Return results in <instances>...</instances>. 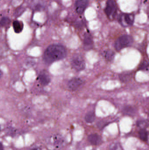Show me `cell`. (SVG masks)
<instances>
[{"label": "cell", "instance_id": "6da1fadb", "mask_svg": "<svg viewBox=\"0 0 149 150\" xmlns=\"http://www.w3.org/2000/svg\"><path fill=\"white\" fill-rule=\"evenodd\" d=\"M66 50L63 46L58 44L50 45L45 50L43 55V60L47 64L61 60L65 57Z\"/></svg>", "mask_w": 149, "mask_h": 150}, {"label": "cell", "instance_id": "7a4b0ae2", "mask_svg": "<svg viewBox=\"0 0 149 150\" xmlns=\"http://www.w3.org/2000/svg\"><path fill=\"white\" fill-rule=\"evenodd\" d=\"M132 37L130 35H123L121 36L115 41V47L117 51H120L123 48L130 46L133 43Z\"/></svg>", "mask_w": 149, "mask_h": 150}, {"label": "cell", "instance_id": "3957f363", "mask_svg": "<svg viewBox=\"0 0 149 150\" xmlns=\"http://www.w3.org/2000/svg\"><path fill=\"white\" fill-rule=\"evenodd\" d=\"M73 68L77 71H81L85 68V63L83 58L80 55H74L71 61Z\"/></svg>", "mask_w": 149, "mask_h": 150}, {"label": "cell", "instance_id": "277c9868", "mask_svg": "<svg viewBox=\"0 0 149 150\" xmlns=\"http://www.w3.org/2000/svg\"><path fill=\"white\" fill-rule=\"evenodd\" d=\"M134 16L131 14H122L119 17V22L123 26H130L134 22Z\"/></svg>", "mask_w": 149, "mask_h": 150}, {"label": "cell", "instance_id": "5b68a950", "mask_svg": "<svg viewBox=\"0 0 149 150\" xmlns=\"http://www.w3.org/2000/svg\"><path fill=\"white\" fill-rule=\"evenodd\" d=\"M116 6L113 0H108L104 12L108 17L114 16L116 12Z\"/></svg>", "mask_w": 149, "mask_h": 150}, {"label": "cell", "instance_id": "8992f818", "mask_svg": "<svg viewBox=\"0 0 149 150\" xmlns=\"http://www.w3.org/2000/svg\"><path fill=\"white\" fill-rule=\"evenodd\" d=\"M89 5L88 0H77L75 3V9L78 14H82Z\"/></svg>", "mask_w": 149, "mask_h": 150}, {"label": "cell", "instance_id": "52a82bcc", "mask_svg": "<svg viewBox=\"0 0 149 150\" xmlns=\"http://www.w3.org/2000/svg\"><path fill=\"white\" fill-rule=\"evenodd\" d=\"M83 83V81L79 78H74L68 82L67 87L70 90L75 91L80 88Z\"/></svg>", "mask_w": 149, "mask_h": 150}, {"label": "cell", "instance_id": "ba28073f", "mask_svg": "<svg viewBox=\"0 0 149 150\" xmlns=\"http://www.w3.org/2000/svg\"><path fill=\"white\" fill-rule=\"evenodd\" d=\"M38 79L40 83L43 86H47L49 84L51 81L49 75L45 72H41L38 76Z\"/></svg>", "mask_w": 149, "mask_h": 150}, {"label": "cell", "instance_id": "9c48e42d", "mask_svg": "<svg viewBox=\"0 0 149 150\" xmlns=\"http://www.w3.org/2000/svg\"><path fill=\"white\" fill-rule=\"evenodd\" d=\"M84 47L85 50H90L92 49L93 46V40L90 34L85 33L84 39Z\"/></svg>", "mask_w": 149, "mask_h": 150}, {"label": "cell", "instance_id": "30bf717a", "mask_svg": "<svg viewBox=\"0 0 149 150\" xmlns=\"http://www.w3.org/2000/svg\"><path fill=\"white\" fill-rule=\"evenodd\" d=\"M88 140L93 145H98L102 143L101 137L97 133H92L88 137Z\"/></svg>", "mask_w": 149, "mask_h": 150}, {"label": "cell", "instance_id": "8fae6325", "mask_svg": "<svg viewBox=\"0 0 149 150\" xmlns=\"http://www.w3.org/2000/svg\"><path fill=\"white\" fill-rule=\"evenodd\" d=\"M13 27L16 33H19L23 31V23L19 21H14L13 22Z\"/></svg>", "mask_w": 149, "mask_h": 150}, {"label": "cell", "instance_id": "7c38bea8", "mask_svg": "<svg viewBox=\"0 0 149 150\" xmlns=\"http://www.w3.org/2000/svg\"><path fill=\"white\" fill-rule=\"evenodd\" d=\"M84 119L87 123H91L94 121L95 119V114L92 111L89 112L85 116Z\"/></svg>", "mask_w": 149, "mask_h": 150}, {"label": "cell", "instance_id": "4fadbf2b", "mask_svg": "<svg viewBox=\"0 0 149 150\" xmlns=\"http://www.w3.org/2000/svg\"><path fill=\"white\" fill-rule=\"evenodd\" d=\"M139 138L143 141H146L148 139V133L145 130H141L139 133Z\"/></svg>", "mask_w": 149, "mask_h": 150}, {"label": "cell", "instance_id": "5bb4252c", "mask_svg": "<svg viewBox=\"0 0 149 150\" xmlns=\"http://www.w3.org/2000/svg\"><path fill=\"white\" fill-rule=\"evenodd\" d=\"M105 56L107 60L112 61L114 58L115 53L111 50H108L106 52Z\"/></svg>", "mask_w": 149, "mask_h": 150}, {"label": "cell", "instance_id": "9a60e30c", "mask_svg": "<svg viewBox=\"0 0 149 150\" xmlns=\"http://www.w3.org/2000/svg\"><path fill=\"white\" fill-rule=\"evenodd\" d=\"M123 112L127 115H131L135 113V109L130 106H126L123 109Z\"/></svg>", "mask_w": 149, "mask_h": 150}, {"label": "cell", "instance_id": "2e32d148", "mask_svg": "<svg viewBox=\"0 0 149 150\" xmlns=\"http://www.w3.org/2000/svg\"><path fill=\"white\" fill-rule=\"evenodd\" d=\"M109 150H122V149L119 144L114 143L110 145Z\"/></svg>", "mask_w": 149, "mask_h": 150}, {"label": "cell", "instance_id": "e0dca14e", "mask_svg": "<svg viewBox=\"0 0 149 150\" xmlns=\"http://www.w3.org/2000/svg\"><path fill=\"white\" fill-rule=\"evenodd\" d=\"M9 22H10V19L8 17H3L1 21V26H6L9 24Z\"/></svg>", "mask_w": 149, "mask_h": 150}, {"label": "cell", "instance_id": "ac0fdd59", "mask_svg": "<svg viewBox=\"0 0 149 150\" xmlns=\"http://www.w3.org/2000/svg\"><path fill=\"white\" fill-rule=\"evenodd\" d=\"M149 65V64L146 61H144L143 63H141L139 66V69L141 70H144L147 68Z\"/></svg>", "mask_w": 149, "mask_h": 150}, {"label": "cell", "instance_id": "d6986e66", "mask_svg": "<svg viewBox=\"0 0 149 150\" xmlns=\"http://www.w3.org/2000/svg\"><path fill=\"white\" fill-rule=\"evenodd\" d=\"M32 150H38V149H37V148H33V149H32Z\"/></svg>", "mask_w": 149, "mask_h": 150}, {"label": "cell", "instance_id": "ffe728a7", "mask_svg": "<svg viewBox=\"0 0 149 150\" xmlns=\"http://www.w3.org/2000/svg\"><path fill=\"white\" fill-rule=\"evenodd\" d=\"M1 150H2V144H1Z\"/></svg>", "mask_w": 149, "mask_h": 150}]
</instances>
